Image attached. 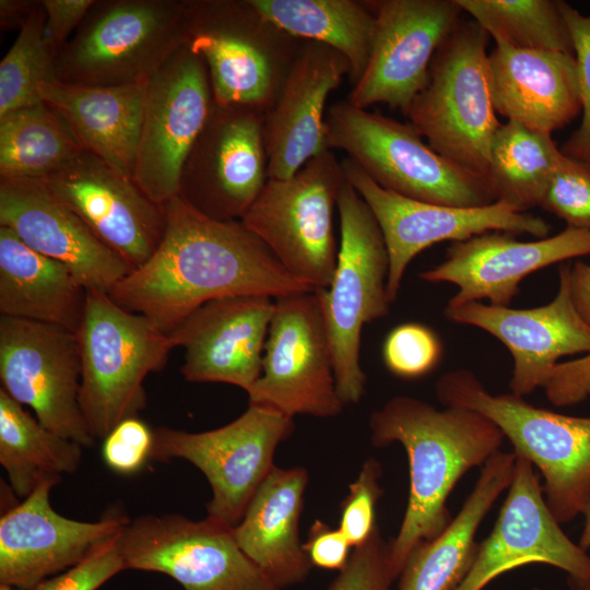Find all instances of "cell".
<instances>
[{"instance_id":"6da1fadb","label":"cell","mask_w":590,"mask_h":590,"mask_svg":"<svg viewBox=\"0 0 590 590\" xmlns=\"http://www.w3.org/2000/svg\"><path fill=\"white\" fill-rule=\"evenodd\" d=\"M165 206L163 238L151 258L108 293L125 309L170 334L208 302L314 291L291 275L239 221L213 220L179 196Z\"/></svg>"},{"instance_id":"7a4b0ae2","label":"cell","mask_w":590,"mask_h":590,"mask_svg":"<svg viewBox=\"0 0 590 590\" xmlns=\"http://www.w3.org/2000/svg\"><path fill=\"white\" fill-rule=\"evenodd\" d=\"M375 447L399 442L406 451L410 489L396 538L388 542L391 577L423 541L436 539L451 523L447 499L458 481L484 463L504 439L502 430L483 414L462 406L436 409L417 398L397 396L369 417Z\"/></svg>"},{"instance_id":"3957f363","label":"cell","mask_w":590,"mask_h":590,"mask_svg":"<svg viewBox=\"0 0 590 590\" xmlns=\"http://www.w3.org/2000/svg\"><path fill=\"white\" fill-rule=\"evenodd\" d=\"M489 38L474 20H460L436 50L406 117L437 154L491 189V145L500 122L491 94Z\"/></svg>"},{"instance_id":"277c9868","label":"cell","mask_w":590,"mask_h":590,"mask_svg":"<svg viewBox=\"0 0 590 590\" xmlns=\"http://www.w3.org/2000/svg\"><path fill=\"white\" fill-rule=\"evenodd\" d=\"M435 393L445 406L467 408L491 420L515 456L539 469L545 502L559 524L583 512L590 502V417L538 408L514 393L492 394L467 369L441 375Z\"/></svg>"},{"instance_id":"5b68a950","label":"cell","mask_w":590,"mask_h":590,"mask_svg":"<svg viewBox=\"0 0 590 590\" xmlns=\"http://www.w3.org/2000/svg\"><path fill=\"white\" fill-rule=\"evenodd\" d=\"M81 358L80 406L91 435L104 439L146 406L144 380L175 347L169 334L129 311L107 293L87 290L75 332Z\"/></svg>"},{"instance_id":"8992f818","label":"cell","mask_w":590,"mask_h":590,"mask_svg":"<svg viewBox=\"0 0 590 590\" xmlns=\"http://www.w3.org/2000/svg\"><path fill=\"white\" fill-rule=\"evenodd\" d=\"M185 21L186 45L208 69L214 103L270 110L303 40L249 0H185Z\"/></svg>"},{"instance_id":"52a82bcc","label":"cell","mask_w":590,"mask_h":590,"mask_svg":"<svg viewBox=\"0 0 590 590\" xmlns=\"http://www.w3.org/2000/svg\"><path fill=\"white\" fill-rule=\"evenodd\" d=\"M340 219L335 271L320 297L331 344L337 390L344 403L361 401L367 377L361 366L365 324L389 312V257L379 224L357 191L345 181L338 199Z\"/></svg>"},{"instance_id":"ba28073f","label":"cell","mask_w":590,"mask_h":590,"mask_svg":"<svg viewBox=\"0 0 590 590\" xmlns=\"http://www.w3.org/2000/svg\"><path fill=\"white\" fill-rule=\"evenodd\" d=\"M329 150H341L381 188L449 206L492 204L491 189L437 154L410 123L370 113L347 99L324 117Z\"/></svg>"},{"instance_id":"9c48e42d","label":"cell","mask_w":590,"mask_h":590,"mask_svg":"<svg viewBox=\"0 0 590 590\" xmlns=\"http://www.w3.org/2000/svg\"><path fill=\"white\" fill-rule=\"evenodd\" d=\"M186 44L185 0H95L57 58L58 81H146Z\"/></svg>"},{"instance_id":"30bf717a","label":"cell","mask_w":590,"mask_h":590,"mask_svg":"<svg viewBox=\"0 0 590 590\" xmlns=\"http://www.w3.org/2000/svg\"><path fill=\"white\" fill-rule=\"evenodd\" d=\"M345 181L342 163L328 150L288 178H269L240 221L291 275L312 290L327 288L335 271L333 214Z\"/></svg>"},{"instance_id":"8fae6325","label":"cell","mask_w":590,"mask_h":590,"mask_svg":"<svg viewBox=\"0 0 590 590\" xmlns=\"http://www.w3.org/2000/svg\"><path fill=\"white\" fill-rule=\"evenodd\" d=\"M295 428L294 418L273 409L249 404L233 422L190 433L165 426L154 428L151 460L182 459L206 477L212 497L208 517L235 527L260 485L275 467L278 446Z\"/></svg>"},{"instance_id":"7c38bea8","label":"cell","mask_w":590,"mask_h":590,"mask_svg":"<svg viewBox=\"0 0 590 590\" xmlns=\"http://www.w3.org/2000/svg\"><path fill=\"white\" fill-rule=\"evenodd\" d=\"M249 404L286 416H338L344 409L335 384L331 344L316 290L274 299L262 370L247 391Z\"/></svg>"},{"instance_id":"4fadbf2b","label":"cell","mask_w":590,"mask_h":590,"mask_svg":"<svg viewBox=\"0 0 590 590\" xmlns=\"http://www.w3.org/2000/svg\"><path fill=\"white\" fill-rule=\"evenodd\" d=\"M233 528L208 516L142 515L118 544L126 569L167 575L185 590H281L243 552Z\"/></svg>"},{"instance_id":"5bb4252c","label":"cell","mask_w":590,"mask_h":590,"mask_svg":"<svg viewBox=\"0 0 590 590\" xmlns=\"http://www.w3.org/2000/svg\"><path fill=\"white\" fill-rule=\"evenodd\" d=\"M347 181L371 210L382 232L389 257L387 295L398 297L404 272L420 252L434 244L463 241L488 232L529 234L546 238L548 223L505 203L459 208L409 199L377 185L355 162L341 161Z\"/></svg>"},{"instance_id":"9a60e30c","label":"cell","mask_w":590,"mask_h":590,"mask_svg":"<svg viewBox=\"0 0 590 590\" xmlns=\"http://www.w3.org/2000/svg\"><path fill=\"white\" fill-rule=\"evenodd\" d=\"M212 106L208 69L186 44L148 79L133 179L154 202L178 196L184 163Z\"/></svg>"},{"instance_id":"2e32d148","label":"cell","mask_w":590,"mask_h":590,"mask_svg":"<svg viewBox=\"0 0 590 590\" xmlns=\"http://www.w3.org/2000/svg\"><path fill=\"white\" fill-rule=\"evenodd\" d=\"M0 381L46 428L82 447L95 444L80 406L81 358L74 332L1 316Z\"/></svg>"},{"instance_id":"e0dca14e","label":"cell","mask_w":590,"mask_h":590,"mask_svg":"<svg viewBox=\"0 0 590 590\" xmlns=\"http://www.w3.org/2000/svg\"><path fill=\"white\" fill-rule=\"evenodd\" d=\"M264 114L213 101L184 163L178 196L213 220L240 222L269 179Z\"/></svg>"},{"instance_id":"ac0fdd59","label":"cell","mask_w":590,"mask_h":590,"mask_svg":"<svg viewBox=\"0 0 590 590\" xmlns=\"http://www.w3.org/2000/svg\"><path fill=\"white\" fill-rule=\"evenodd\" d=\"M376 19L366 70L347 101L366 109L386 104L406 116L425 87L432 59L460 21L457 0H367Z\"/></svg>"},{"instance_id":"d6986e66","label":"cell","mask_w":590,"mask_h":590,"mask_svg":"<svg viewBox=\"0 0 590 590\" xmlns=\"http://www.w3.org/2000/svg\"><path fill=\"white\" fill-rule=\"evenodd\" d=\"M531 563L564 570L571 590H590V556L564 533L550 511L532 463L516 456L496 523L477 543L470 569L453 590H483L504 573Z\"/></svg>"},{"instance_id":"ffe728a7","label":"cell","mask_w":590,"mask_h":590,"mask_svg":"<svg viewBox=\"0 0 590 590\" xmlns=\"http://www.w3.org/2000/svg\"><path fill=\"white\" fill-rule=\"evenodd\" d=\"M40 180L132 270L146 262L165 229V206L133 177L81 150Z\"/></svg>"},{"instance_id":"44dd1931","label":"cell","mask_w":590,"mask_h":590,"mask_svg":"<svg viewBox=\"0 0 590 590\" xmlns=\"http://www.w3.org/2000/svg\"><path fill=\"white\" fill-rule=\"evenodd\" d=\"M62 477L40 481L21 503L0 518V582L33 590L43 580L81 562L94 547L129 522L111 507L93 522L67 518L52 508L50 492Z\"/></svg>"},{"instance_id":"7402d4cb","label":"cell","mask_w":590,"mask_h":590,"mask_svg":"<svg viewBox=\"0 0 590 590\" xmlns=\"http://www.w3.org/2000/svg\"><path fill=\"white\" fill-rule=\"evenodd\" d=\"M570 264L559 268L558 291L548 304L517 309L481 302L447 304L444 315L456 323L480 328L509 350L511 393L524 397L544 387L558 359L590 354V324L576 309L569 286Z\"/></svg>"},{"instance_id":"603a6c76","label":"cell","mask_w":590,"mask_h":590,"mask_svg":"<svg viewBox=\"0 0 590 590\" xmlns=\"http://www.w3.org/2000/svg\"><path fill=\"white\" fill-rule=\"evenodd\" d=\"M586 255H590V231L566 227L533 241H520L506 232H488L453 243L446 259L421 272L420 278L457 285L449 305L488 299L489 305L507 307L526 276Z\"/></svg>"},{"instance_id":"cb8c5ba5","label":"cell","mask_w":590,"mask_h":590,"mask_svg":"<svg viewBox=\"0 0 590 590\" xmlns=\"http://www.w3.org/2000/svg\"><path fill=\"white\" fill-rule=\"evenodd\" d=\"M273 311L274 299L257 295L214 299L192 311L169 334L185 350L184 378L247 392L261 375Z\"/></svg>"},{"instance_id":"d4e9b609","label":"cell","mask_w":590,"mask_h":590,"mask_svg":"<svg viewBox=\"0 0 590 590\" xmlns=\"http://www.w3.org/2000/svg\"><path fill=\"white\" fill-rule=\"evenodd\" d=\"M0 226L63 264L86 290L108 294L131 271L38 179L0 178Z\"/></svg>"},{"instance_id":"484cf974","label":"cell","mask_w":590,"mask_h":590,"mask_svg":"<svg viewBox=\"0 0 590 590\" xmlns=\"http://www.w3.org/2000/svg\"><path fill=\"white\" fill-rule=\"evenodd\" d=\"M350 71L347 59L339 51L303 40L275 103L264 114L269 178H288L309 160L329 150L324 125L327 99Z\"/></svg>"},{"instance_id":"4316f807","label":"cell","mask_w":590,"mask_h":590,"mask_svg":"<svg viewBox=\"0 0 590 590\" xmlns=\"http://www.w3.org/2000/svg\"><path fill=\"white\" fill-rule=\"evenodd\" d=\"M496 114L552 133L581 113L574 55L495 46L487 58Z\"/></svg>"},{"instance_id":"83f0119b","label":"cell","mask_w":590,"mask_h":590,"mask_svg":"<svg viewBox=\"0 0 590 590\" xmlns=\"http://www.w3.org/2000/svg\"><path fill=\"white\" fill-rule=\"evenodd\" d=\"M146 82L96 86L55 81L40 84L38 93L83 151L133 177Z\"/></svg>"},{"instance_id":"f1b7e54d","label":"cell","mask_w":590,"mask_h":590,"mask_svg":"<svg viewBox=\"0 0 590 590\" xmlns=\"http://www.w3.org/2000/svg\"><path fill=\"white\" fill-rule=\"evenodd\" d=\"M308 472L274 467L233 528L243 552L280 588L303 582L312 565L299 538Z\"/></svg>"},{"instance_id":"f546056e","label":"cell","mask_w":590,"mask_h":590,"mask_svg":"<svg viewBox=\"0 0 590 590\" xmlns=\"http://www.w3.org/2000/svg\"><path fill=\"white\" fill-rule=\"evenodd\" d=\"M516 462L497 451L483 465L476 484L451 523L436 539L418 543L399 575V590H453L473 562L475 534L497 497L509 487Z\"/></svg>"},{"instance_id":"4dcf8cb0","label":"cell","mask_w":590,"mask_h":590,"mask_svg":"<svg viewBox=\"0 0 590 590\" xmlns=\"http://www.w3.org/2000/svg\"><path fill=\"white\" fill-rule=\"evenodd\" d=\"M87 290L60 262L0 226L1 316L57 326L76 332Z\"/></svg>"},{"instance_id":"1f68e13d","label":"cell","mask_w":590,"mask_h":590,"mask_svg":"<svg viewBox=\"0 0 590 590\" xmlns=\"http://www.w3.org/2000/svg\"><path fill=\"white\" fill-rule=\"evenodd\" d=\"M269 22L300 39L327 45L350 63L354 85L368 64L376 19L367 1L356 0H249Z\"/></svg>"},{"instance_id":"d6a6232c","label":"cell","mask_w":590,"mask_h":590,"mask_svg":"<svg viewBox=\"0 0 590 590\" xmlns=\"http://www.w3.org/2000/svg\"><path fill=\"white\" fill-rule=\"evenodd\" d=\"M82 448L46 428L0 389V464L19 497L26 498L46 477L76 472Z\"/></svg>"},{"instance_id":"836d02e7","label":"cell","mask_w":590,"mask_h":590,"mask_svg":"<svg viewBox=\"0 0 590 590\" xmlns=\"http://www.w3.org/2000/svg\"><path fill=\"white\" fill-rule=\"evenodd\" d=\"M562 152L551 133L507 120L491 145L489 185L496 202L526 212L541 205Z\"/></svg>"},{"instance_id":"e575fe53","label":"cell","mask_w":590,"mask_h":590,"mask_svg":"<svg viewBox=\"0 0 590 590\" xmlns=\"http://www.w3.org/2000/svg\"><path fill=\"white\" fill-rule=\"evenodd\" d=\"M81 150L43 101L0 116V178L42 179Z\"/></svg>"},{"instance_id":"d590c367","label":"cell","mask_w":590,"mask_h":590,"mask_svg":"<svg viewBox=\"0 0 590 590\" xmlns=\"http://www.w3.org/2000/svg\"><path fill=\"white\" fill-rule=\"evenodd\" d=\"M497 46L575 56L569 27L553 0H457Z\"/></svg>"},{"instance_id":"8d00e7d4","label":"cell","mask_w":590,"mask_h":590,"mask_svg":"<svg viewBox=\"0 0 590 590\" xmlns=\"http://www.w3.org/2000/svg\"><path fill=\"white\" fill-rule=\"evenodd\" d=\"M45 20L38 1L0 62V116L42 102L39 85L58 81V54L45 40Z\"/></svg>"},{"instance_id":"74e56055","label":"cell","mask_w":590,"mask_h":590,"mask_svg":"<svg viewBox=\"0 0 590 590\" xmlns=\"http://www.w3.org/2000/svg\"><path fill=\"white\" fill-rule=\"evenodd\" d=\"M540 206L567 227L590 231V164L562 153Z\"/></svg>"},{"instance_id":"f35d334b","label":"cell","mask_w":590,"mask_h":590,"mask_svg":"<svg viewBox=\"0 0 590 590\" xmlns=\"http://www.w3.org/2000/svg\"><path fill=\"white\" fill-rule=\"evenodd\" d=\"M442 347L437 334L417 322L394 327L382 345V359L390 373L401 378H418L438 364Z\"/></svg>"},{"instance_id":"ab89813d","label":"cell","mask_w":590,"mask_h":590,"mask_svg":"<svg viewBox=\"0 0 590 590\" xmlns=\"http://www.w3.org/2000/svg\"><path fill=\"white\" fill-rule=\"evenodd\" d=\"M560 9L573 38L582 113L579 127L564 142L560 152L590 164V14L583 15L565 1H560Z\"/></svg>"},{"instance_id":"60d3db41","label":"cell","mask_w":590,"mask_h":590,"mask_svg":"<svg viewBox=\"0 0 590 590\" xmlns=\"http://www.w3.org/2000/svg\"><path fill=\"white\" fill-rule=\"evenodd\" d=\"M381 465L375 458L367 459L350 484L349 494L341 504L339 529L352 547L365 543L375 529L376 506L382 495L379 486Z\"/></svg>"},{"instance_id":"b9f144b4","label":"cell","mask_w":590,"mask_h":590,"mask_svg":"<svg viewBox=\"0 0 590 590\" xmlns=\"http://www.w3.org/2000/svg\"><path fill=\"white\" fill-rule=\"evenodd\" d=\"M120 532L98 544L76 565L43 580L33 590H97L126 569L118 544Z\"/></svg>"},{"instance_id":"7bdbcfd3","label":"cell","mask_w":590,"mask_h":590,"mask_svg":"<svg viewBox=\"0 0 590 590\" xmlns=\"http://www.w3.org/2000/svg\"><path fill=\"white\" fill-rule=\"evenodd\" d=\"M393 581L388 564V542L377 526L365 543L354 547L347 565L327 590H390Z\"/></svg>"},{"instance_id":"ee69618b","label":"cell","mask_w":590,"mask_h":590,"mask_svg":"<svg viewBox=\"0 0 590 590\" xmlns=\"http://www.w3.org/2000/svg\"><path fill=\"white\" fill-rule=\"evenodd\" d=\"M154 446V429L139 416L118 423L103 439L102 458L114 472L129 475L140 471Z\"/></svg>"},{"instance_id":"f6af8a7d","label":"cell","mask_w":590,"mask_h":590,"mask_svg":"<svg viewBox=\"0 0 590 590\" xmlns=\"http://www.w3.org/2000/svg\"><path fill=\"white\" fill-rule=\"evenodd\" d=\"M352 545L339 528L317 519L309 528L304 550L312 567L341 571L349 563Z\"/></svg>"},{"instance_id":"bcb514c9","label":"cell","mask_w":590,"mask_h":590,"mask_svg":"<svg viewBox=\"0 0 590 590\" xmlns=\"http://www.w3.org/2000/svg\"><path fill=\"white\" fill-rule=\"evenodd\" d=\"M550 402L556 406L577 404L590 397V354L558 363L544 386Z\"/></svg>"},{"instance_id":"7dc6e473","label":"cell","mask_w":590,"mask_h":590,"mask_svg":"<svg viewBox=\"0 0 590 590\" xmlns=\"http://www.w3.org/2000/svg\"><path fill=\"white\" fill-rule=\"evenodd\" d=\"M95 0H40L44 8L45 40L57 52L78 30Z\"/></svg>"},{"instance_id":"c3c4849f","label":"cell","mask_w":590,"mask_h":590,"mask_svg":"<svg viewBox=\"0 0 590 590\" xmlns=\"http://www.w3.org/2000/svg\"><path fill=\"white\" fill-rule=\"evenodd\" d=\"M569 286L576 309L590 324V263L576 261L570 266Z\"/></svg>"},{"instance_id":"681fc988","label":"cell","mask_w":590,"mask_h":590,"mask_svg":"<svg viewBox=\"0 0 590 590\" xmlns=\"http://www.w3.org/2000/svg\"><path fill=\"white\" fill-rule=\"evenodd\" d=\"M38 1L1 0L0 26L2 31L21 30L31 17Z\"/></svg>"},{"instance_id":"f907efd6","label":"cell","mask_w":590,"mask_h":590,"mask_svg":"<svg viewBox=\"0 0 590 590\" xmlns=\"http://www.w3.org/2000/svg\"><path fill=\"white\" fill-rule=\"evenodd\" d=\"M583 529L580 535L579 545L587 551L590 547V502L583 510Z\"/></svg>"},{"instance_id":"816d5d0a","label":"cell","mask_w":590,"mask_h":590,"mask_svg":"<svg viewBox=\"0 0 590 590\" xmlns=\"http://www.w3.org/2000/svg\"><path fill=\"white\" fill-rule=\"evenodd\" d=\"M0 590H21V589L13 587L11 585H8V583L0 582Z\"/></svg>"}]
</instances>
